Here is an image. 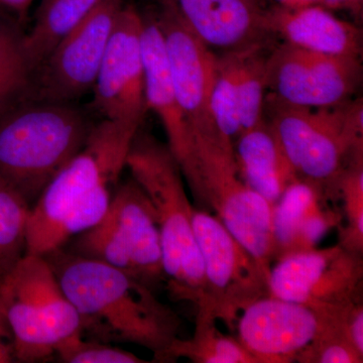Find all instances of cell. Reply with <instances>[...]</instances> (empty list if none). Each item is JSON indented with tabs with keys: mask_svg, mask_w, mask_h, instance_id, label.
Masks as SVG:
<instances>
[{
	"mask_svg": "<svg viewBox=\"0 0 363 363\" xmlns=\"http://www.w3.org/2000/svg\"><path fill=\"white\" fill-rule=\"evenodd\" d=\"M123 0H102L33 71L23 101L72 104L92 90Z\"/></svg>",
	"mask_w": 363,
	"mask_h": 363,
	"instance_id": "10",
	"label": "cell"
},
{
	"mask_svg": "<svg viewBox=\"0 0 363 363\" xmlns=\"http://www.w3.org/2000/svg\"><path fill=\"white\" fill-rule=\"evenodd\" d=\"M342 198V220L338 245L350 252L363 255V154L351 157L337 183Z\"/></svg>",
	"mask_w": 363,
	"mask_h": 363,
	"instance_id": "27",
	"label": "cell"
},
{
	"mask_svg": "<svg viewBox=\"0 0 363 363\" xmlns=\"http://www.w3.org/2000/svg\"><path fill=\"white\" fill-rule=\"evenodd\" d=\"M193 225L204 266L206 298L204 309L196 315L234 329L245 307L269 295V274L215 215L194 208Z\"/></svg>",
	"mask_w": 363,
	"mask_h": 363,
	"instance_id": "9",
	"label": "cell"
},
{
	"mask_svg": "<svg viewBox=\"0 0 363 363\" xmlns=\"http://www.w3.org/2000/svg\"><path fill=\"white\" fill-rule=\"evenodd\" d=\"M339 323L348 341L363 354L362 298H357L341 308Z\"/></svg>",
	"mask_w": 363,
	"mask_h": 363,
	"instance_id": "30",
	"label": "cell"
},
{
	"mask_svg": "<svg viewBox=\"0 0 363 363\" xmlns=\"http://www.w3.org/2000/svg\"><path fill=\"white\" fill-rule=\"evenodd\" d=\"M279 6L286 7H301L321 4L323 0H276Z\"/></svg>",
	"mask_w": 363,
	"mask_h": 363,
	"instance_id": "34",
	"label": "cell"
},
{
	"mask_svg": "<svg viewBox=\"0 0 363 363\" xmlns=\"http://www.w3.org/2000/svg\"><path fill=\"white\" fill-rule=\"evenodd\" d=\"M16 362L13 344L9 339L0 336V363Z\"/></svg>",
	"mask_w": 363,
	"mask_h": 363,
	"instance_id": "33",
	"label": "cell"
},
{
	"mask_svg": "<svg viewBox=\"0 0 363 363\" xmlns=\"http://www.w3.org/2000/svg\"><path fill=\"white\" fill-rule=\"evenodd\" d=\"M66 243L68 252L128 272L150 286L164 279L156 212L133 178L116 186L101 220Z\"/></svg>",
	"mask_w": 363,
	"mask_h": 363,
	"instance_id": "8",
	"label": "cell"
},
{
	"mask_svg": "<svg viewBox=\"0 0 363 363\" xmlns=\"http://www.w3.org/2000/svg\"><path fill=\"white\" fill-rule=\"evenodd\" d=\"M362 79L360 57L320 54L286 43L267 57V92L296 106L326 108L343 104Z\"/></svg>",
	"mask_w": 363,
	"mask_h": 363,
	"instance_id": "12",
	"label": "cell"
},
{
	"mask_svg": "<svg viewBox=\"0 0 363 363\" xmlns=\"http://www.w3.org/2000/svg\"><path fill=\"white\" fill-rule=\"evenodd\" d=\"M33 73L26 33L0 16V116L25 100Z\"/></svg>",
	"mask_w": 363,
	"mask_h": 363,
	"instance_id": "23",
	"label": "cell"
},
{
	"mask_svg": "<svg viewBox=\"0 0 363 363\" xmlns=\"http://www.w3.org/2000/svg\"><path fill=\"white\" fill-rule=\"evenodd\" d=\"M264 47H253L238 52L236 89L241 133L264 119L267 95Z\"/></svg>",
	"mask_w": 363,
	"mask_h": 363,
	"instance_id": "24",
	"label": "cell"
},
{
	"mask_svg": "<svg viewBox=\"0 0 363 363\" xmlns=\"http://www.w3.org/2000/svg\"><path fill=\"white\" fill-rule=\"evenodd\" d=\"M155 13L164 40L172 84L191 131L195 135H221L210 111V91L218 55L189 32L168 7L160 4Z\"/></svg>",
	"mask_w": 363,
	"mask_h": 363,
	"instance_id": "15",
	"label": "cell"
},
{
	"mask_svg": "<svg viewBox=\"0 0 363 363\" xmlns=\"http://www.w3.org/2000/svg\"><path fill=\"white\" fill-rule=\"evenodd\" d=\"M343 307V306H342ZM342 307L334 310L331 320L326 327L298 354V363H362L363 354L354 347L344 335L339 313Z\"/></svg>",
	"mask_w": 363,
	"mask_h": 363,
	"instance_id": "28",
	"label": "cell"
},
{
	"mask_svg": "<svg viewBox=\"0 0 363 363\" xmlns=\"http://www.w3.org/2000/svg\"><path fill=\"white\" fill-rule=\"evenodd\" d=\"M92 128L72 104L21 102L0 116V178L32 207Z\"/></svg>",
	"mask_w": 363,
	"mask_h": 363,
	"instance_id": "4",
	"label": "cell"
},
{
	"mask_svg": "<svg viewBox=\"0 0 363 363\" xmlns=\"http://www.w3.org/2000/svg\"><path fill=\"white\" fill-rule=\"evenodd\" d=\"M266 119L298 178L316 184L331 198L351 157L363 154L362 98L326 108H308L266 95Z\"/></svg>",
	"mask_w": 363,
	"mask_h": 363,
	"instance_id": "5",
	"label": "cell"
},
{
	"mask_svg": "<svg viewBox=\"0 0 363 363\" xmlns=\"http://www.w3.org/2000/svg\"><path fill=\"white\" fill-rule=\"evenodd\" d=\"M102 0H40L35 23L26 33V47L33 71L60 40L77 26Z\"/></svg>",
	"mask_w": 363,
	"mask_h": 363,
	"instance_id": "21",
	"label": "cell"
},
{
	"mask_svg": "<svg viewBox=\"0 0 363 363\" xmlns=\"http://www.w3.org/2000/svg\"><path fill=\"white\" fill-rule=\"evenodd\" d=\"M238 52H224L217 56L210 91V111L215 126L221 135L233 143L241 133L236 89Z\"/></svg>",
	"mask_w": 363,
	"mask_h": 363,
	"instance_id": "26",
	"label": "cell"
},
{
	"mask_svg": "<svg viewBox=\"0 0 363 363\" xmlns=\"http://www.w3.org/2000/svg\"><path fill=\"white\" fill-rule=\"evenodd\" d=\"M0 16H2V9H1V6H0Z\"/></svg>",
	"mask_w": 363,
	"mask_h": 363,
	"instance_id": "35",
	"label": "cell"
},
{
	"mask_svg": "<svg viewBox=\"0 0 363 363\" xmlns=\"http://www.w3.org/2000/svg\"><path fill=\"white\" fill-rule=\"evenodd\" d=\"M324 189L298 178L272 206L274 262L289 253L318 247L332 229L340 226L342 214L329 204Z\"/></svg>",
	"mask_w": 363,
	"mask_h": 363,
	"instance_id": "17",
	"label": "cell"
},
{
	"mask_svg": "<svg viewBox=\"0 0 363 363\" xmlns=\"http://www.w3.org/2000/svg\"><path fill=\"white\" fill-rule=\"evenodd\" d=\"M182 174L195 199L214 212L269 274L272 206L240 178L233 143L220 135H193L192 157Z\"/></svg>",
	"mask_w": 363,
	"mask_h": 363,
	"instance_id": "7",
	"label": "cell"
},
{
	"mask_svg": "<svg viewBox=\"0 0 363 363\" xmlns=\"http://www.w3.org/2000/svg\"><path fill=\"white\" fill-rule=\"evenodd\" d=\"M334 309L317 310L264 296L240 313L235 327L241 345L257 363H291L321 333Z\"/></svg>",
	"mask_w": 363,
	"mask_h": 363,
	"instance_id": "14",
	"label": "cell"
},
{
	"mask_svg": "<svg viewBox=\"0 0 363 363\" xmlns=\"http://www.w3.org/2000/svg\"><path fill=\"white\" fill-rule=\"evenodd\" d=\"M55 354L67 363L147 362L133 353L98 341H87L83 335L73 336L57 346Z\"/></svg>",
	"mask_w": 363,
	"mask_h": 363,
	"instance_id": "29",
	"label": "cell"
},
{
	"mask_svg": "<svg viewBox=\"0 0 363 363\" xmlns=\"http://www.w3.org/2000/svg\"><path fill=\"white\" fill-rule=\"evenodd\" d=\"M82 333L81 318L49 262L25 253L0 279V336L13 344L16 362L44 360Z\"/></svg>",
	"mask_w": 363,
	"mask_h": 363,
	"instance_id": "6",
	"label": "cell"
},
{
	"mask_svg": "<svg viewBox=\"0 0 363 363\" xmlns=\"http://www.w3.org/2000/svg\"><path fill=\"white\" fill-rule=\"evenodd\" d=\"M35 0H0L1 9H6L16 14L18 18H23L30 11Z\"/></svg>",
	"mask_w": 363,
	"mask_h": 363,
	"instance_id": "32",
	"label": "cell"
},
{
	"mask_svg": "<svg viewBox=\"0 0 363 363\" xmlns=\"http://www.w3.org/2000/svg\"><path fill=\"white\" fill-rule=\"evenodd\" d=\"M234 157L243 182L272 206L298 177L266 119L242 131L233 143Z\"/></svg>",
	"mask_w": 363,
	"mask_h": 363,
	"instance_id": "20",
	"label": "cell"
},
{
	"mask_svg": "<svg viewBox=\"0 0 363 363\" xmlns=\"http://www.w3.org/2000/svg\"><path fill=\"white\" fill-rule=\"evenodd\" d=\"M143 28V14L124 4L92 88L95 109L104 119L142 125L147 111Z\"/></svg>",
	"mask_w": 363,
	"mask_h": 363,
	"instance_id": "13",
	"label": "cell"
},
{
	"mask_svg": "<svg viewBox=\"0 0 363 363\" xmlns=\"http://www.w3.org/2000/svg\"><path fill=\"white\" fill-rule=\"evenodd\" d=\"M131 178L147 195L161 234L162 269L169 295L205 307L204 266L196 240L185 179L168 145L140 130L126 157Z\"/></svg>",
	"mask_w": 363,
	"mask_h": 363,
	"instance_id": "3",
	"label": "cell"
},
{
	"mask_svg": "<svg viewBox=\"0 0 363 363\" xmlns=\"http://www.w3.org/2000/svg\"><path fill=\"white\" fill-rule=\"evenodd\" d=\"M210 50L264 47L272 35L262 0H157Z\"/></svg>",
	"mask_w": 363,
	"mask_h": 363,
	"instance_id": "16",
	"label": "cell"
},
{
	"mask_svg": "<svg viewBox=\"0 0 363 363\" xmlns=\"http://www.w3.org/2000/svg\"><path fill=\"white\" fill-rule=\"evenodd\" d=\"M140 128L109 119L93 125L82 149L30 207L26 253L45 255L57 230L75 235L104 218Z\"/></svg>",
	"mask_w": 363,
	"mask_h": 363,
	"instance_id": "2",
	"label": "cell"
},
{
	"mask_svg": "<svg viewBox=\"0 0 363 363\" xmlns=\"http://www.w3.org/2000/svg\"><path fill=\"white\" fill-rule=\"evenodd\" d=\"M272 262L269 295L317 310L362 298L363 259L340 245L289 253Z\"/></svg>",
	"mask_w": 363,
	"mask_h": 363,
	"instance_id": "11",
	"label": "cell"
},
{
	"mask_svg": "<svg viewBox=\"0 0 363 363\" xmlns=\"http://www.w3.org/2000/svg\"><path fill=\"white\" fill-rule=\"evenodd\" d=\"M143 47L147 111L161 121L168 145L181 171L192 157L193 135L172 84L164 40L156 13L143 14Z\"/></svg>",
	"mask_w": 363,
	"mask_h": 363,
	"instance_id": "18",
	"label": "cell"
},
{
	"mask_svg": "<svg viewBox=\"0 0 363 363\" xmlns=\"http://www.w3.org/2000/svg\"><path fill=\"white\" fill-rule=\"evenodd\" d=\"M322 6L334 11H345L355 16H362L363 0H323Z\"/></svg>",
	"mask_w": 363,
	"mask_h": 363,
	"instance_id": "31",
	"label": "cell"
},
{
	"mask_svg": "<svg viewBox=\"0 0 363 363\" xmlns=\"http://www.w3.org/2000/svg\"><path fill=\"white\" fill-rule=\"evenodd\" d=\"M267 26L272 37L286 44L320 54L333 56H362V30L340 20L330 9L321 6L267 9Z\"/></svg>",
	"mask_w": 363,
	"mask_h": 363,
	"instance_id": "19",
	"label": "cell"
},
{
	"mask_svg": "<svg viewBox=\"0 0 363 363\" xmlns=\"http://www.w3.org/2000/svg\"><path fill=\"white\" fill-rule=\"evenodd\" d=\"M30 209L23 196L0 178V279L26 253Z\"/></svg>",
	"mask_w": 363,
	"mask_h": 363,
	"instance_id": "25",
	"label": "cell"
},
{
	"mask_svg": "<svg viewBox=\"0 0 363 363\" xmlns=\"http://www.w3.org/2000/svg\"><path fill=\"white\" fill-rule=\"evenodd\" d=\"M216 320L196 316L192 337H178L164 351L160 362H176L186 358L194 363H257L238 338L224 335Z\"/></svg>",
	"mask_w": 363,
	"mask_h": 363,
	"instance_id": "22",
	"label": "cell"
},
{
	"mask_svg": "<svg viewBox=\"0 0 363 363\" xmlns=\"http://www.w3.org/2000/svg\"><path fill=\"white\" fill-rule=\"evenodd\" d=\"M43 257L78 312L83 331L104 341L143 346L157 362L179 337L180 317L140 279L64 247Z\"/></svg>",
	"mask_w": 363,
	"mask_h": 363,
	"instance_id": "1",
	"label": "cell"
}]
</instances>
